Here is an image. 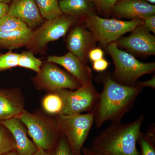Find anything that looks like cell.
Wrapping results in <instances>:
<instances>
[{
	"label": "cell",
	"mask_w": 155,
	"mask_h": 155,
	"mask_svg": "<svg viewBox=\"0 0 155 155\" xmlns=\"http://www.w3.org/2000/svg\"><path fill=\"white\" fill-rule=\"evenodd\" d=\"M116 43L118 47L124 48L136 54H155V36L143 25L137 27L130 35L120 39Z\"/></svg>",
	"instance_id": "cell-10"
},
{
	"label": "cell",
	"mask_w": 155,
	"mask_h": 155,
	"mask_svg": "<svg viewBox=\"0 0 155 155\" xmlns=\"http://www.w3.org/2000/svg\"><path fill=\"white\" fill-rule=\"evenodd\" d=\"M20 54L11 51L5 54H0V71L8 70L18 67Z\"/></svg>",
	"instance_id": "cell-25"
},
{
	"label": "cell",
	"mask_w": 155,
	"mask_h": 155,
	"mask_svg": "<svg viewBox=\"0 0 155 155\" xmlns=\"http://www.w3.org/2000/svg\"><path fill=\"white\" fill-rule=\"evenodd\" d=\"M33 32V30L29 28L25 30L0 31V49L12 51L26 47Z\"/></svg>",
	"instance_id": "cell-17"
},
{
	"label": "cell",
	"mask_w": 155,
	"mask_h": 155,
	"mask_svg": "<svg viewBox=\"0 0 155 155\" xmlns=\"http://www.w3.org/2000/svg\"><path fill=\"white\" fill-rule=\"evenodd\" d=\"M7 14L20 19L33 30L45 20L35 0H12Z\"/></svg>",
	"instance_id": "cell-13"
},
{
	"label": "cell",
	"mask_w": 155,
	"mask_h": 155,
	"mask_svg": "<svg viewBox=\"0 0 155 155\" xmlns=\"http://www.w3.org/2000/svg\"><path fill=\"white\" fill-rule=\"evenodd\" d=\"M31 81L37 89L50 93L63 89L75 90L81 86L69 72L61 69L57 64L47 61L43 62L39 71Z\"/></svg>",
	"instance_id": "cell-8"
},
{
	"label": "cell",
	"mask_w": 155,
	"mask_h": 155,
	"mask_svg": "<svg viewBox=\"0 0 155 155\" xmlns=\"http://www.w3.org/2000/svg\"><path fill=\"white\" fill-rule=\"evenodd\" d=\"M107 49L115 65L111 77L118 83L135 86L140 78L155 71V62L146 63L138 61L132 55L119 49L116 42L108 45Z\"/></svg>",
	"instance_id": "cell-4"
},
{
	"label": "cell",
	"mask_w": 155,
	"mask_h": 155,
	"mask_svg": "<svg viewBox=\"0 0 155 155\" xmlns=\"http://www.w3.org/2000/svg\"><path fill=\"white\" fill-rule=\"evenodd\" d=\"M59 5L63 14L77 19L94 13L91 0H61Z\"/></svg>",
	"instance_id": "cell-18"
},
{
	"label": "cell",
	"mask_w": 155,
	"mask_h": 155,
	"mask_svg": "<svg viewBox=\"0 0 155 155\" xmlns=\"http://www.w3.org/2000/svg\"><path fill=\"white\" fill-rule=\"evenodd\" d=\"M152 125L147 133L141 132L137 143L140 147V155H155V130Z\"/></svg>",
	"instance_id": "cell-19"
},
{
	"label": "cell",
	"mask_w": 155,
	"mask_h": 155,
	"mask_svg": "<svg viewBox=\"0 0 155 155\" xmlns=\"http://www.w3.org/2000/svg\"><path fill=\"white\" fill-rule=\"evenodd\" d=\"M82 155H97L90 148L83 147L81 149Z\"/></svg>",
	"instance_id": "cell-34"
},
{
	"label": "cell",
	"mask_w": 155,
	"mask_h": 155,
	"mask_svg": "<svg viewBox=\"0 0 155 155\" xmlns=\"http://www.w3.org/2000/svg\"><path fill=\"white\" fill-rule=\"evenodd\" d=\"M31 155H52L49 151L42 149H38L36 152Z\"/></svg>",
	"instance_id": "cell-33"
},
{
	"label": "cell",
	"mask_w": 155,
	"mask_h": 155,
	"mask_svg": "<svg viewBox=\"0 0 155 155\" xmlns=\"http://www.w3.org/2000/svg\"><path fill=\"white\" fill-rule=\"evenodd\" d=\"M56 93L63 101V109L60 115L92 112L99 94L92 84L81 85L75 90L63 89Z\"/></svg>",
	"instance_id": "cell-9"
},
{
	"label": "cell",
	"mask_w": 155,
	"mask_h": 155,
	"mask_svg": "<svg viewBox=\"0 0 155 155\" xmlns=\"http://www.w3.org/2000/svg\"><path fill=\"white\" fill-rule=\"evenodd\" d=\"M52 155H76L72 151L66 137L62 134Z\"/></svg>",
	"instance_id": "cell-26"
},
{
	"label": "cell",
	"mask_w": 155,
	"mask_h": 155,
	"mask_svg": "<svg viewBox=\"0 0 155 155\" xmlns=\"http://www.w3.org/2000/svg\"><path fill=\"white\" fill-rule=\"evenodd\" d=\"M104 55V51L100 48L91 49L88 54L89 58L93 62L102 59Z\"/></svg>",
	"instance_id": "cell-29"
},
{
	"label": "cell",
	"mask_w": 155,
	"mask_h": 155,
	"mask_svg": "<svg viewBox=\"0 0 155 155\" xmlns=\"http://www.w3.org/2000/svg\"><path fill=\"white\" fill-rule=\"evenodd\" d=\"M24 107L25 100L20 90L0 88V121L17 117Z\"/></svg>",
	"instance_id": "cell-14"
},
{
	"label": "cell",
	"mask_w": 155,
	"mask_h": 155,
	"mask_svg": "<svg viewBox=\"0 0 155 155\" xmlns=\"http://www.w3.org/2000/svg\"><path fill=\"white\" fill-rule=\"evenodd\" d=\"M42 107L45 113L50 116H58L63 109V101L57 93L51 92L43 99Z\"/></svg>",
	"instance_id": "cell-21"
},
{
	"label": "cell",
	"mask_w": 155,
	"mask_h": 155,
	"mask_svg": "<svg viewBox=\"0 0 155 155\" xmlns=\"http://www.w3.org/2000/svg\"><path fill=\"white\" fill-rule=\"evenodd\" d=\"M43 62L36 58L31 51H24L20 54L18 67L38 72Z\"/></svg>",
	"instance_id": "cell-23"
},
{
	"label": "cell",
	"mask_w": 155,
	"mask_h": 155,
	"mask_svg": "<svg viewBox=\"0 0 155 155\" xmlns=\"http://www.w3.org/2000/svg\"><path fill=\"white\" fill-rule=\"evenodd\" d=\"M113 10L115 14L122 18L143 19L155 15V6L143 0H120Z\"/></svg>",
	"instance_id": "cell-16"
},
{
	"label": "cell",
	"mask_w": 155,
	"mask_h": 155,
	"mask_svg": "<svg viewBox=\"0 0 155 155\" xmlns=\"http://www.w3.org/2000/svg\"><path fill=\"white\" fill-rule=\"evenodd\" d=\"M47 61L62 66L72 75L81 85L92 84L93 74L91 69L85 63L72 53L63 56H49Z\"/></svg>",
	"instance_id": "cell-12"
},
{
	"label": "cell",
	"mask_w": 155,
	"mask_h": 155,
	"mask_svg": "<svg viewBox=\"0 0 155 155\" xmlns=\"http://www.w3.org/2000/svg\"><path fill=\"white\" fill-rule=\"evenodd\" d=\"M55 118L61 133L73 152L76 155H82L81 149L94 123L93 113L60 115Z\"/></svg>",
	"instance_id": "cell-6"
},
{
	"label": "cell",
	"mask_w": 155,
	"mask_h": 155,
	"mask_svg": "<svg viewBox=\"0 0 155 155\" xmlns=\"http://www.w3.org/2000/svg\"><path fill=\"white\" fill-rule=\"evenodd\" d=\"M135 86L138 87L143 89L145 87H149L151 88H155V76L154 75L149 80L145 81L137 82Z\"/></svg>",
	"instance_id": "cell-31"
},
{
	"label": "cell",
	"mask_w": 155,
	"mask_h": 155,
	"mask_svg": "<svg viewBox=\"0 0 155 155\" xmlns=\"http://www.w3.org/2000/svg\"><path fill=\"white\" fill-rule=\"evenodd\" d=\"M12 0H0V3H4V4H8L11 3Z\"/></svg>",
	"instance_id": "cell-35"
},
{
	"label": "cell",
	"mask_w": 155,
	"mask_h": 155,
	"mask_svg": "<svg viewBox=\"0 0 155 155\" xmlns=\"http://www.w3.org/2000/svg\"><path fill=\"white\" fill-rule=\"evenodd\" d=\"M28 28V26L20 19L7 14L0 18V31L22 30Z\"/></svg>",
	"instance_id": "cell-24"
},
{
	"label": "cell",
	"mask_w": 155,
	"mask_h": 155,
	"mask_svg": "<svg viewBox=\"0 0 155 155\" xmlns=\"http://www.w3.org/2000/svg\"><path fill=\"white\" fill-rule=\"evenodd\" d=\"M109 66V62L104 58L93 63V69L98 72H104L107 69Z\"/></svg>",
	"instance_id": "cell-28"
},
{
	"label": "cell",
	"mask_w": 155,
	"mask_h": 155,
	"mask_svg": "<svg viewBox=\"0 0 155 155\" xmlns=\"http://www.w3.org/2000/svg\"><path fill=\"white\" fill-rule=\"evenodd\" d=\"M77 21L76 18L64 14L53 19L45 20L33 30L31 39L26 47L34 54H45L48 44L66 35Z\"/></svg>",
	"instance_id": "cell-7"
},
{
	"label": "cell",
	"mask_w": 155,
	"mask_h": 155,
	"mask_svg": "<svg viewBox=\"0 0 155 155\" xmlns=\"http://www.w3.org/2000/svg\"><path fill=\"white\" fill-rule=\"evenodd\" d=\"M143 22V25L154 34L155 33V15H151L144 17L142 19Z\"/></svg>",
	"instance_id": "cell-30"
},
{
	"label": "cell",
	"mask_w": 155,
	"mask_h": 155,
	"mask_svg": "<svg viewBox=\"0 0 155 155\" xmlns=\"http://www.w3.org/2000/svg\"><path fill=\"white\" fill-rule=\"evenodd\" d=\"M17 118L26 127L38 148L49 151L55 148L61 133L55 118L40 112L22 111Z\"/></svg>",
	"instance_id": "cell-3"
},
{
	"label": "cell",
	"mask_w": 155,
	"mask_h": 155,
	"mask_svg": "<svg viewBox=\"0 0 155 155\" xmlns=\"http://www.w3.org/2000/svg\"><path fill=\"white\" fill-rule=\"evenodd\" d=\"M15 140L10 130L0 123V155L15 150Z\"/></svg>",
	"instance_id": "cell-22"
},
{
	"label": "cell",
	"mask_w": 155,
	"mask_h": 155,
	"mask_svg": "<svg viewBox=\"0 0 155 155\" xmlns=\"http://www.w3.org/2000/svg\"><path fill=\"white\" fill-rule=\"evenodd\" d=\"M98 9L104 12H109L114 8L116 3L120 0H91Z\"/></svg>",
	"instance_id": "cell-27"
},
{
	"label": "cell",
	"mask_w": 155,
	"mask_h": 155,
	"mask_svg": "<svg viewBox=\"0 0 155 155\" xmlns=\"http://www.w3.org/2000/svg\"><path fill=\"white\" fill-rule=\"evenodd\" d=\"M76 24L72 26L67 35V46L69 52L86 63L89 52L96 41L90 31L85 26Z\"/></svg>",
	"instance_id": "cell-11"
},
{
	"label": "cell",
	"mask_w": 155,
	"mask_h": 155,
	"mask_svg": "<svg viewBox=\"0 0 155 155\" xmlns=\"http://www.w3.org/2000/svg\"><path fill=\"white\" fill-rule=\"evenodd\" d=\"M45 20L54 19L63 14L58 0H35Z\"/></svg>",
	"instance_id": "cell-20"
},
{
	"label": "cell",
	"mask_w": 155,
	"mask_h": 155,
	"mask_svg": "<svg viewBox=\"0 0 155 155\" xmlns=\"http://www.w3.org/2000/svg\"><path fill=\"white\" fill-rule=\"evenodd\" d=\"M97 80L103 84V90L99 94L92 112L96 127L99 129L107 121L121 122L133 107L143 88L118 83L105 72L98 75Z\"/></svg>",
	"instance_id": "cell-1"
},
{
	"label": "cell",
	"mask_w": 155,
	"mask_h": 155,
	"mask_svg": "<svg viewBox=\"0 0 155 155\" xmlns=\"http://www.w3.org/2000/svg\"><path fill=\"white\" fill-rule=\"evenodd\" d=\"M143 1H145L147 2L150 3V4H155V0H143Z\"/></svg>",
	"instance_id": "cell-37"
},
{
	"label": "cell",
	"mask_w": 155,
	"mask_h": 155,
	"mask_svg": "<svg viewBox=\"0 0 155 155\" xmlns=\"http://www.w3.org/2000/svg\"><path fill=\"white\" fill-rule=\"evenodd\" d=\"M4 155H17V153H16V151L14 150Z\"/></svg>",
	"instance_id": "cell-36"
},
{
	"label": "cell",
	"mask_w": 155,
	"mask_h": 155,
	"mask_svg": "<svg viewBox=\"0 0 155 155\" xmlns=\"http://www.w3.org/2000/svg\"><path fill=\"white\" fill-rule=\"evenodd\" d=\"M12 134L16 145L17 155H31L38 150L37 147L28 138L25 125L17 117L0 121Z\"/></svg>",
	"instance_id": "cell-15"
},
{
	"label": "cell",
	"mask_w": 155,
	"mask_h": 155,
	"mask_svg": "<svg viewBox=\"0 0 155 155\" xmlns=\"http://www.w3.org/2000/svg\"><path fill=\"white\" fill-rule=\"evenodd\" d=\"M8 8V5L0 3V18L7 14Z\"/></svg>",
	"instance_id": "cell-32"
},
{
	"label": "cell",
	"mask_w": 155,
	"mask_h": 155,
	"mask_svg": "<svg viewBox=\"0 0 155 155\" xmlns=\"http://www.w3.org/2000/svg\"><path fill=\"white\" fill-rule=\"evenodd\" d=\"M144 121L141 115L127 124L112 122L93 139L91 149L97 155H140L137 143Z\"/></svg>",
	"instance_id": "cell-2"
},
{
	"label": "cell",
	"mask_w": 155,
	"mask_h": 155,
	"mask_svg": "<svg viewBox=\"0 0 155 155\" xmlns=\"http://www.w3.org/2000/svg\"><path fill=\"white\" fill-rule=\"evenodd\" d=\"M143 24L142 19L122 21L105 19L94 13L87 16L84 20V26L90 31L95 41L104 45L116 42L124 34Z\"/></svg>",
	"instance_id": "cell-5"
}]
</instances>
